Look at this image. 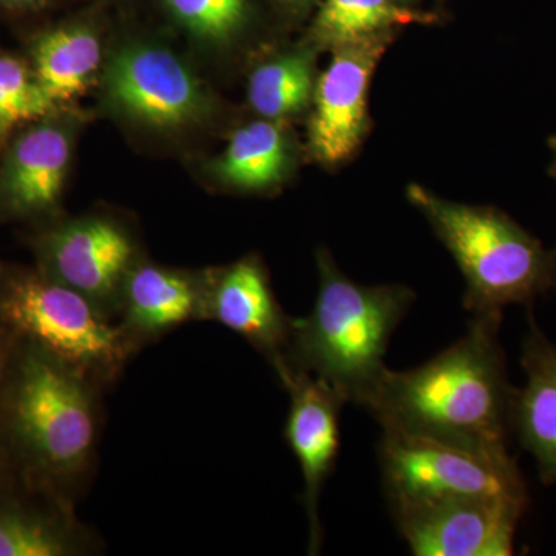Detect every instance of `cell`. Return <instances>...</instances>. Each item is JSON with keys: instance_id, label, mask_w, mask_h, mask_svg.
<instances>
[{"instance_id": "cell-1", "label": "cell", "mask_w": 556, "mask_h": 556, "mask_svg": "<svg viewBox=\"0 0 556 556\" xmlns=\"http://www.w3.org/2000/svg\"><path fill=\"white\" fill-rule=\"evenodd\" d=\"M102 388L16 334L0 382V470L75 503L97 466Z\"/></svg>"}, {"instance_id": "cell-2", "label": "cell", "mask_w": 556, "mask_h": 556, "mask_svg": "<svg viewBox=\"0 0 556 556\" xmlns=\"http://www.w3.org/2000/svg\"><path fill=\"white\" fill-rule=\"evenodd\" d=\"M501 324L503 314L471 316L466 336L437 357L407 371L388 368L365 409L382 428L470 452L510 455L515 387Z\"/></svg>"}, {"instance_id": "cell-3", "label": "cell", "mask_w": 556, "mask_h": 556, "mask_svg": "<svg viewBox=\"0 0 556 556\" xmlns=\"http://www.w3.org/2000/svg\"><path fill=\"white\" fill-rule=\"evenodd\" d=\"M318 292L306 317L294 318L288 368L309 372L367 408L386 375L391 338L416 295L402 285L365 287L346 277L329 252H317Z\"/></svg>"}, {"instance_id": "cell-4", "label": "cell", "mask_w": 556, "mask_h": 556, "mask_svg": "<svg viewBox=\"0 0 556 556\" xmlns=\"http://www.w3.org/2000/svg\"><path fill=\"white\" fill-rule=\"evenodd\" d=\"M407 197L455 257L470 316L504 314L510 305L532 308L555 291L556 249L548 251L500 208L455 203L419 185H409Z\"/></svg>"}, {"instance_id": "cell-5", "label": "cell", "mask_w": 556, "mask_h": 556, "mask_svg": "<svg viewBox=\"0 0 556 556\" xmlns=\"http://www.w3.org/2000/svg\"><path fill=\"white\" fill-rule=\"evenodd\" d=\"M0 325L104 388L123 375L139 351L118 321L38 268L0 265Z\"/></svg>"}, {"instance_id": "cell-6", "label": "cell", "mask_w": 556, "mask_h": 556, "mask_svg": "<svg viewBox=\"0 0 556 556\" xmlns=\"http://www.w3.org/2000/svg\"><path fill=\"white\" fill-rule=\"evenodd\" d=\"M379 463L391 510L464 496L530 501L511 455L470 452L382 428Z\"/></svg>"}, {"instance_id": "cell-7", "label": "cell", "mask_w": 556, "mask_h": 556, "mask_svg": "<svg viewBox=\"0 0 556 556\" xmlns=\"http://www.w3.org/2000/svg\"><path fill=\"white\" fill-rule=\"evenodd\" d=\"M31 241L43 276L79 292L116 320L124 283L139 263L129 230L115 219L91 215L51 225Z\"/></svg>"}, {"instance_id": "cell-8", "label": "cell", "mask_w": 556, "mask_h": 556, "mask_svg": "<svg viewBox=\"0 0 556 556\" xmlns=\"http://www.w3.org/2000/svg\"><path fill=\"white\" fill-rule=\"evenodd\" d=\"M104 86L116 109L153 129H185L207 112L199 78L174 51L156 43L121 47L105 68Z\"/></svg>"}, {"instance_id": "cell-9", "label": "cell", "mask_w": 556, "mask_h": 556, "mask_svg": "<svg viewBox=\"0 0 556 556\" xmlns=\"http://www.w3.org/2000/svg\"><path fill=\"white\" fill-rule=\"evenodd\" d=\"M529 503L464 496L394 508L399 533L417 556H508Z\"/></svg>"}, {"instance_id": "cell-10", "label": "cell", "mask_w": 556, "mask_h": 556, "mask_svg": "<svg viewBox=\"0 0 556 556\" xmlns=\"http://www.w3.org/2000/svg\"><path fill=\"white\" fill-rule=\"evenodd\" d=\"M393 39L394 31L380 33L334 49L313 97L308 139L311 155L318 163H343L364 141L369 127V83Z\"/></svg>"}, {"instance_id": "cell-11", "label": "cell", "mask_w": 556, "mask_h": 556, "mask_svg": "<svg viewBox=\"0 0 556 556\" xmlns=\"http://www.w3.org/2000/svg\"><path fill=\"white\" fill-rule=\"evenodd\" d=\"M280 382L291 401L285 438L305 482L303 504L308 517L309 555H317L324 544L318 507L324 486L338 463L340 415L348 402L324 380L300 369H292Z\"/></svg>"}, {"instance_id": "cell-12", "label": "cell", "mask_w": 556, "mask_h": 556, "mask_svg": "<svg viewBox=\"0 0 556 556\" xmlns=\"http://www.w3.org/2000/svg\"><path fill=\"white\" fill-rule=\"evenodd\" d=\"M204 320L241 336L268 361L277 378L287 371L294 317L281 308L258 257L207 274Z\"/></svg>"}, {"instance_id": "cell-13", "label": "cell", "mask_w": 556, "mask_h": 556, "mask_svg": "<svg viewBox=\"0 0 556 556\" xmlns=\"http://www.w3.org/2000/svg\"><path fill=\"white\" fill-rule=\"evenodd\" d=\"M97 548L73 501L0 470V556H78Z\"/></svg>"}, {"instance_id": "cell-14", "label": "cell", "mask_w": 556, "mask_h": 556, "mask_svg": "<svg viewBox=\"0 0 556 556\" xmlns=\"http://www.w3.org/2000/svg\"><path fill=\"white\" fill-rule=\"evenodd\" d=\"M72 159L64 124L35 121L11 141L0 164V218L49 217L60 204Z\"/></svg>"}, {"instance_id": "cell-15", "label": "cell", "mask_w": 556, "mask_h": 556, "mask_svg": "<svg viewBox=\"0 0 556 556\" xmlns=\"http://www.w3.org/2000/svg\"><path fill=\"white\" fill-rule=\"evenodd\" d=\"M207 276L138 263L121 294L116 321L141 350L170 331L204 320Z\"/></svg>"}, {"instance_id": "cell-16", "label": "cell", "mask_w": 556, "mask_h": 556, "mask_svg": "<svg viewBox=\"0 0 556 556\" xmlns=\"http://www.w3.org/2000/svg\"><path fill=\"white\" fill-rule=\"evenodd\" d=\"M521 365L526 386L511 397V437L535 459L544 485H556V345L527 309Z\"/></svg>"}, {"instance_id": "cell-17", "label": "cell", "mask_w": 556, "mask_h": 556, "mask_svg": "<svg viewBox=\"0 0 556 556\" xmlns=\"http://www.w3.org/2000/svg\"><path fill=\"white\" fill-rule=\"evenodd\" d=\"M30 67L54 108L86 93L100 72L102 43L93 24L68 21L36 36Z\"/></svg>"}, {"instance_id": "cell-18", "label": "cell", "mask_w": 556, "mask_h": 556, "mask_svg": "<svg viewBox=\"0 0 556 556\" xmlns=\"http://www.w3.org/2000/svg\"><path fill=\"white\" fill-rule=\"evenodd\" d=\"M291 142L278 121L260 119L241 127L214 164L215 174L232 188L262 192L276 188L291 167Z\"/></svg>"}, {"instance_id": "cell-19", "label": "cell", "mask_w": 556, "mask_h": 556, "mask_svg": "<svg viewBox=\"0 0 556 556\" xmlns=\"http://www.w3.org/2000/svg\"><path fill=\"white\" fill-rule=\"evenodd\" d=\"M311 36L317 46L338 49L345 43L394 31L412 24H433L437 14L401 0H318Z\"/></svg>"}, {"instance_id": "cell-20", "label": "cell", "mask_w": 556, "mask_h": 556, "mask_svg": "<svg viewBox=\"0 0 556 556\" xmlns=\"http://www.w3.org/2000/svg\"><path fill=\"white\" fill-rule=\"evenodd\" d=\"M311 51H294L263 62L249 76V104L265 119L281 121L308 105L316 89Z\"/></svg>"}, {"instance_id": "cell-21", "label": "cell", "mask_w": 556, "mask_h": 556, "mask_svg": "<svg viewBox=\"0 0 556 556\" xmlns=\"http://www.w3.org/2000/svg\"><path fill=\"white\" fill-rule=\"evenodd\" d=\"M170 20L192 38L226 46L254 20L257 0H161Z\"/></svg>"}, {"instance_id": "cell-22", "label": "cell", "mask_w": 556, "mask_h": 556, "mask_svg": "<svg viewBox=\"0 0 556 556\" xmlns=\"http://www.w3.org/2000/svg\"><path fill=\"white\" fill-rule=\"evenodd\" d=\"M56 110L40 89L30 65L0 53V142L22 124L47 118Z\"/></svg>"}, {"instance_id": "cell-23", "label": "cell", "mask_w": 556, "mask_h": 556, "mask_svg": "<svg viewBox=\"0 0 556 556\" xmlns=\"http://www.w3.org/2000/svg\"><path fill=\"white\" fill-rule=\"evenodd\" d=\"M56 0H0V13L27 14L36 13L50 7Z\"/></svg>"}, {"instance_id": "cell-24", "label": "cell", "mask_w": 556, "mask_h": 556, "mask_svg": "<svg viewBox=\"0 0 556 556\" xmlns=\"http://www.w3.org/2000/svg\"><path fill=\"white\" fill-rule=\"evenodd\" d=\"M14 342H16V332L0 325V382H2L3 375H5L7 367H9Z\"/></svg>"}, {"instance_id": "cell-25", "label": "cell", "mask_w": 556, "mask_h": 556, "mask_svg": "<svg viewBox=\"0 0 556 556\" xmlns=\"http://www.w3.org/2000/svg\"><path fill=\"white\" fill-rule=\"evenodd\" d=\"M318 0H278L281 7L285 10H288L289 13L294 14H303L306 11L313 9V7L317 5Z\"/></svg>"}, {"instance_id": "cell-26", "label": "cell", "mask_w": 556, "mask_h": 556, "mask_svg": "<svg viewBox=\"0 0 556 556\" xmlns=\"http://www.w3.org/2000/svg\"><path fill=\"white\" fill-rule=\"evenodd\" d=\"M548 148H551L552 152V163H551V177L556 181V137L548 138Z\"/></svg>"}, {"instance_id": "cell-27", "label": "cell", "mask_w": 556, "mask_h": 556, "mask_svg": "<svg viewBox=\"0 0 556 556\" xmlns=\"http://www.w3.org/2000/svg\"><path fill=\"white\" fill-rule=\"evenodd\" d=\"M401 2H404V3H405V2H407V0H401Z\"/></svg>"}]
</instances>
